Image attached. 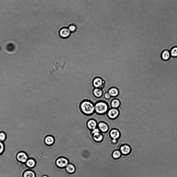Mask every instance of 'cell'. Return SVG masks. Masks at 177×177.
I'll list each match as a JSON object with an SVG mask.
<instances>
[{"label": "cell", "mask_w": 177, "mask_h": 177, "mask_svg": "<svg viewBox=\"0 0 177 177\" xmlns=\"http://www.w3.org/2000/svg\"><path fill=\"white\" fill-rule=\"evenodd\" d=\"M80 109L82 112L87 116L93 114L95 112V104L88 100H85L80 103Z\"/></svg>", "instance_id": "1"}, {"label": "cell", "mask_w": 177, "mask_h": 177, "mask_svg": "<svg viewBox=\"0 0 177 177\" xmlns=\"http://www.w3.org/2000/svg\"><path fill=\"white\" fill-rule=\"evenodd\" d=\"M95 112L99 115H102L106 114L109 110L108 105L105 102L100 101L95 104Z\"/></svg>", "instance_id": "2"}, {"label": "cell", "mask_w": 177, "mask_h": 177, "mask_svg": "<svg viewBox=\"0 0 177 177\" xmlns=\"http://www.w3.org/2000/svg\"><path fill=\"white\" fill-rule=\"evenodd\" d=\"M16 158L18 162L22 164H25L29 158L27 154L23 151L18 152L16 155Z\"/></svg>", "instance_id": "3"}, {"label": "cell", "mask_w": 177, "mask_h": 177, "mask_svg": "<svg viewBox=\"0 0 177 177\" xmlns=\"http://www.w3.org/2000/svg\"><path fill=\"white\" fill-rule=\"evenodd\" d=\"M92 84L95 88L102 89L104 87L105 82L102 78L99 77H96L93 79Z\"/></svg>", "instance_id": "4"}, {"label": "cell", "mask_w": 177, "mask_h": 177, "mask_svg": "<svg viewBox=\"0 0 177 177\" xmlns=\"http://www.w3.org/2000/svg\"><path fill=\"white\" fill-rule=\"evenodd\" d=\"M69 164L68 160L66 158L63 157H60L56 160V165L59 168H65Z\"/></svg>", "instance_id": "5"}, {"label": "cell", "mask_w": 177, "mask_h": 177, "mask_svg": "<svg viewBox=\"0 0 177 177\" xmlns=\"http://www.w3.org/2000/svg\"><path fill=\"white\" fill-rule=\"evenodd\" d=\"M107 115L108 118L111 120L117 119L119 116L120 112L117 109L112 108L109 110Z\"/></svg>", "instance_id": "6"}, {"label": "cell", "mask_w": 177, "mask_h": 177, "mask_svg": "<svg viewBox=\"0 0 177 177\" xmlns=\"http://www.w3.org/2000/svg\"><path fill=\"white\" fill-rule=\"evenodd\" d=\"M71 34V32L67 28H62L59 32L60 37L63 39H66L68 38L70 36Z\"/></svg>", "instance_id": "7"}, {"label": "cell", "mask_w": 177, "mask_h": 177, "mask_svg": "<svg viewBox=\"0 0 177 177\" xmlns=\"http://www.w3.org/2000/svg\"><path fill=\"white\" fill-rule=\"evenodd\" d=\"M120 150L122 155L126 156L130 154L131 152V148L129 145L124 144L120 146Z\"/></svg>", "instance_id": "8"}, {"label": "cell", "mask_w": 177, "mask_h": 177, "mask_svg": "<svg viewBox=\"0 0 177 177\" xmlns=\"http://www.w3.org/2000/svg\"><path fill=\"white\" fill-rule=\"evenodd\" d=\"M109 135L112 139L118 140L120 137L121 133L118 129L114 128L110 131Z\"/></svg>", "instance_id": "9"}, {"label": "cell", "mask_w": 177, "mask_h": 177, "mask_svg": "<svg viewBox=\"0 0 177 177\" xmlns=\"http://www.w3.org/2000/svg\"><path fill=\"white\" fill-rule=\"evenodd\" d=\"M44 142L47 146L52 145L54 143L55 139L54 137L52 135H49L45 137L44 138Z\"/></svg>", "instance_id": "10"}, {"label": "cell", "mask_w": 177, "mask_h": 177, "mask_svg": "<svg viewBox=\"0 0 177 177\" xmlns=\"http://www.w3.org/2000/svg\"><path fill=\"white\" fill-rule=\"evenodd\" d=\"M92 137L94 141L98 143L102 141L104 139L103 136L100 132L92 134Z\"/></svg>", "instance_id": "11"}, {"label": "cell", "mask_w": 177, "mask_h": 177, "mask_svg": "<svg viewBox=\"0 0 177 177\" xmlns=\"http://www.w3.org/2000/svg\"><path fill=\"white\" fill-rule=\"evenodd\" d=\"M98 128L100 132L103 133H106L108 131L109 127L108 125L106 123L101 122L98 124Z\"/></svg>", "instance_id": "12"}, {"label": "cell", "mask_w": 177, "mask_h": 177, "mask_svg": "<svg viewBox=\"0 0 177 177\" xmlns=\"http://www.w3.org/2000/svg\"><path fill=\"white\" fill-rule=\"evenodd\" d=\"M87 126L88 129L92 131L96 128L97 123L95 120L90 119L88 121Z\"/></svg>", "instance_id": "13"}, {"label": "cell", "mask_w": 177, "mask_h": 177, "mask_svg": "<svg viewBox=\"0 0 177 177\" xmlns=\"http://www.w3.org/2000/svg\"><path fill=\"white\" fill-rule=\"evenodd\" d=\"M25 164L26 167L29 169L33 168L36 165V161L33 158H29Z\"/></svg>", "instance_id": "14"}, {"label": "cell", "mask_w": 177, "mask_h": 177, "mask_svg": "<svg viewBox=\"0 0 177 177\" xmlns=\"http://www.w3.org/2000/svg\"><path fill=\"white\" fill-rule=\"evenodd\" d=\"M108 92L110 95L111 97H116L119 94V91L118 89L116 87H112L109 89Z\"/></svg>", "instance_id": "15"}, {"label": "cell", "mask_w": 177, "mask_h": 177, "mask_svg": "<svg viewBox=\"0 0 177 177\" xmlns=\"http://www.w3.org/2000/svg\"><path fill=\"white\" fill-rule=\"evenodd\" d=\"M22 177H36L34 172L30 169L25 171L22 174Z\"/></svg>", "instance_id": "16"}, {"label": "cell", "mask_w": 177, "mask_h": 177, "mask_svg": "<svg viewBox=\"0 0 177 177\" xmlns=\"http://www.w3.org/2000/svg\"><path fill=\"white\" fill-rule=\"evenodd\" d=\"M93 93L95 97L98 98H100L102 96L103 91L101 89L95 88L93 90Z\"/></svg>", "instance_id": "17"}, {"label": "cell", "mask_w": 177, "mask_h": 177, "mask_svg": "<svg viewBox=\"0 0 177 177\" xmlns=\"http://www.w3.org/2000/svg\"><path fill=\"white\" fill-rule=\"evenodd\" d=\"M2 44L5 49L10 51L12 49L13 44L9 40H5L2 42Z\"/></svg>", "instance_id": "18"}, {"label": "cell", "mask_w": 177, "mask_h": 177, "mask_svg": "<svg viewBox=\"0 0 177 177\" xmlns=\"http://www.w3.org/2000/svg\"><path fill=\"white\" fill-rule=\"evenodd\" d=\"M121 105V102L117 99L112 100L111 103V105L112 108L117 109Z\"/></svg>", "instance_id": "19"}, {"label": "cell", "mask_w": 177, "mask_h": 177, "mask_svg": "<svg viewBox=\"0 0 177 177\" xmlns=\"http://www.w3.org/2000/svg\"><path fill=\"white\" fill-rule=\"evenodd\" d=\"M170 56V52L167 50L164 51L162 54L161 57L164 61H167L169 60Z\"/></svg>", "instance_id": "20"}, {"label": "cell", "mask_w": 177, "mask_h": 177, "mask_svg": "<svg viewBox=\"0 0 177 177\" xmlns=\"http://www.w3.org/2000/svg\"><path fill=\"white\" fill-rule=\"evenodd\" d=\"M67 171L69 173H74L75 170V166L73 164L69 163L65 167Z\"/></svg>", "instance_id": "21"}, {"label": "cell", "mask_w": 177, "mask_h": 177, "mask_svg": "<svg viewBox=\"0 0 177 177\" xmlns=\"http://www.w3.org/2000/svg\"><path fill=\"white\" fill-rule=\"evenodd\" d=\"M122 154L120 150H116L112 152V157L113 158L117 159L121 158Z\"/></svg>", "instance_id": "22"}, {"label": "cell", "mask_w": 177, "mask_h": 177, "mask_svg": "<svg viewBox=\"0 0 177 177\" xmlns=\"http://www.w3.org/2000/svg\"><path fill=\"white\" fill-rule=\"evenodd\" d=\"M171 56L173 57H177V47H175L172 48L170 51Z\"/></svg>", "instance_id": "23"}, {"label": "cell", "mask_w": 177, "mask_h": 177, "mask_svg": "<svg viewBox=\"0 0 177 177\" xmlns=\"http://www.w3.org/2000/svg\"><path fill=\"white\" fill-rule=\"evenodd\" d=\"M5 149V146L4 143L0 141V156L3 155Z\"/></svg>", "instance_id": "24"}, {"label": "cell", "mask_w": 177, "mask_h": 177, "mask_svg": "<svg viewBox=\"0 0 177 177\" xmlns=\"http://www.w3.org/2000/svg\"><path fill=\"white\" fill-rule=\"evenodd\" d=\"M71 33H74L77 29V27L76 25L73 24L69 26L68 28Z\"/></svg>", "instance_id": "25"}, {"label": "cell", "mask_w": 177, "mask_h": 177, "mask_svg": "<svg viewBox=\"0 0 177 177\" xmlns=\"http://www.w3.org/2000/svg\"><path fill=\"white\" fill-rule=\"evenodd\" d=\"M6 136L5 134L4 133H0V141H4L5 140Z\"/></svg>", "instance_id": "26"}, {"label": "cell", "mask_w": 177, "mask_h": 177, "mask_svg": "<svg viewBox=\"0 0 177 177\" xmlns=\"http://www.w3.org/2000/svg\"><path fill=\"white\" fill-rule=\"evenodd\" d=\"M104 98L107 99H109L111 97L110 95L108 92H106L104 94Z\"/></svg>", "instance_id": "27"}, {"label": "cell", "mask_w": 177, "mask_h": 177, "mask_svg": "<svg viewBox=\"0 0 177 177\" xmlns=\"http://www.w3.org/2000/svg\"><path fill=\"white\" fill-rule=\"evenodd\" d=\"M91 131L92 134L95 133L100 132L99 128H97L94 129Z\"/></svg>", "instance_id": "28"}, {"label": "cell", "mask_w": 177, "mask_h": 177, "mask_svg": "<svg viewBox=\"0 0 177 177\" xmlns=\"http://www.w3.org/2000/svg\"><path fill=\"white\" fill-rule=\"evenodd\" d=\"M111 142L112 144H115L117 143L118 142V140L112 139L111 140Z\"/></svg>", "instance_id": "29"}, {"label": "cell", "mask_w": 177, "mask_h": 177, "mask_svg": "<svg viewBox=\"0 0 177 177\" xmlns=\"http://www.w3.org/2000/svg\"><path fill=\"white\" fill-rule=\"evenodd\" d=\"M3 46L1 44H0V53L2 52L3 51Z\"/></svg>", "instance_id": "30"}, {"label": "cell", "mask_w": 177, "mask_h": 177, "mask_svg": "<svg viewBox=\"0 0 177 177\" xmlns=\"http://www.w3.org/2000/svg\"><path fill=\"white\" fill-rule=\"evenodd\" d=\"M42 177H48V176L47 175H44L43 176H42Z\"/></svg>", "instance_id": "31"}, {"label": "cell", "mask_w": 177, "mask_h": 177, "mask_svg": "<svg viewBox=\"0 0 177 177\" xmlns=\"http://www.w3.org/2000/svg\"><path fill=\"white\" fill-rule=\"evenodd\" d=\"M79 4H80L79 3ZM79 4H78V5H79Z\"/></svg>", "instance_id": "32"}, {"label": "cell", "mask_w": 177, "mask_h": 177, "mask_svg": "<svg viewBox=\"0 0 177 177\" xmlns=\"http://www.w3.org/2000/svg\"><path fill=\"white\" fill-rule=\"evenodd\" d=\"M76 1H77V0H76Z\"/></svg>", "instance_id": "33"}]
</instances>
